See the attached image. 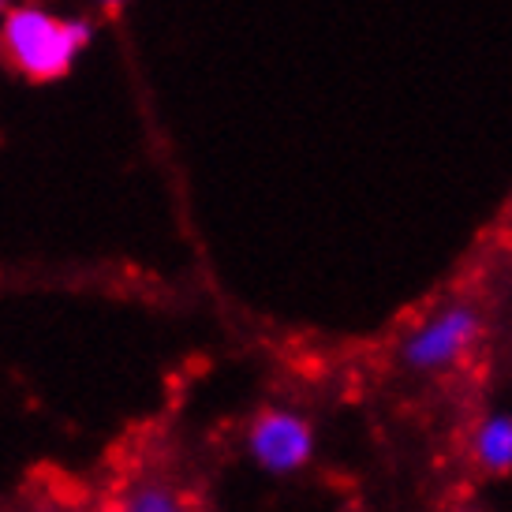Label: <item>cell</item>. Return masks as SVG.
Listing matches in <instances>:
<instances>
[{
    "instance_id": "1",
    "label": "cell",
    "mask_w": 512,
    "mask_h": 512,
    "mask_svg": "<svg viewBox=\"0 0 512 512\" xmlns=\"http://www.w3.org/2000/svg\"><path fill=\"white\" fill-rule=\"evenodd\" d=\"M90 38L83 23H60L38 8H15L4 15V53L30 79H60L72 64L75 49Z\"/></svg>"
},
{
    "instance_id": "2",
    "label": "cell",
    "mask_w": 512,
    "mask_h": 512,
    "mask_svg": "<svg viewBox=\"0 0 512 512\" xmlns=\"http://www.w3.org/2000/svg\"><path fill=\"white\" fill-rule=\"evenodd\" d=\"M475 337H479V314L471 307H445L408 333L404 363L415 370H445L468 356Z\"/></svg>"
},
{
    "instance_id": "3",
    "label": "cell",
    "mask_w": 512,
    "mask_h": 512,
    "mask_svg": "<svg viewBox=\"0 0 512 512\" xmlns=\"http://www.w3.org/2000/svg\"><path fill=\"white\" fill-rule=\"evenodd\" d=\"M314 438L311 427L292 412H266L258 415L255 430H251V453L262 468L277 471H296L311 460Z\"/></svg>"
},
{
    "instance_id": "4",
    "label": "cell",
    "mask_w": 512,
    "mask_h": 512,
    "mask_svg": "<svg viewBox=\"0 0 512 512\" xmlns=\"http://www.w3.org/2000/svg\"><path fill=\"white\" fill-rule=\"evenodd\" d=\"M471 453L479 460V468L505 475L512 471V415H490L479 423L471 438Z\"/></svg>"
},
{
    "instance_id": "5",
    "label": "cell",
    "mask_w": 512,
    "mask_h": 512,
    "mask_svg": "<svg viewBox=\"0 0 512 512\" xmlns=\"http://www.w3.org/2000/svg\"><path fill=\"white\" fill-rule=\"evenodd\" d=\"M109 8H116V0H109Z\"/></svg>"
},
{
    "instance_id": "6",
    "label": "cell",
    "mask_w": 512,
    "mask_h": 512,
    "mask_svg": "<svg viewBox=\"0 0 512 512\" xmlns=\"http://www.w3.org/2000/svg\"><path fill=\"white\" fill-rule=\"evenodd\" d=\"M0 8H4V0H0Z\"/></svg>"
}]
</instances>
